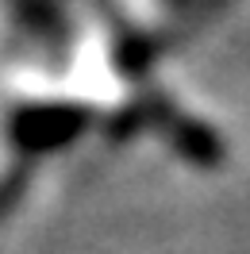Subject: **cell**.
<instances>
[{
	"mask_svg": "<svg viewBox=\"0 0 250 254\" xmlns=\"http://www.w3.org/2000/svg\"><path fill=\"white\" fill-rule=\"evenodd\" d=\"M89 127V108L69 104V100H47V104H27L12 116V139L31 154H50L58 146L73 143Z\"/></svg>",
	"mask_w": 250,
	"mask_h": 254,
	"instance_id": "1",
	"label": "cell"
},
{
	"mask_svg": "<svg viewBox=\"0 0 250 254\" xmlns=\"http://www.w3.org/2000/svg\"><path fill=\"white\" fill-rule=\"evenodd\" d=\"M162 120H166V131H170V143L185 158L200 162V166H212V162L223 158V143H219L216 131H208L204 124L188 120V116H170L166 108H162Z\"/></svg>",
	"mask_w": 250,
	"mask_h": 254,
	"instance_id": "2",
	"label": "cell"
}]
</instances>
